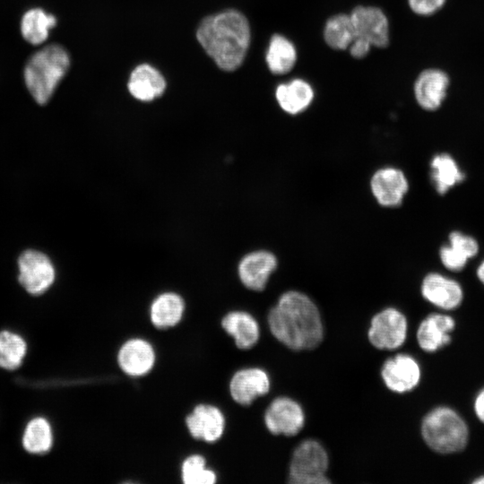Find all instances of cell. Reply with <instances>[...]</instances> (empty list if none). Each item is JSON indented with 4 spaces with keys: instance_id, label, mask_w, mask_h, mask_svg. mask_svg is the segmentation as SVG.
Returning <instances> with one entry per match:
<instances>
[{
    "instance_id": "6da1fadb",
    "label": "cell",
    "mask_w": 484,
    "mask_h": 484,
    "mask_svg": "<svg viewBox=\"0 0 484 484\" xmlns=\"http://www.w3.org/2000/svg\"><path fill=\"white\" fill-rule=\"evenodd\" d=\"M267 322L274 338L293 350L315 349L323 340L320 312L301 291L282 293L269 311Z\"/></svg>"
},
{
    "instance_id": "7a4b0ae2",
    "label": "cell",
    "mask_w": 484,
    "mask_h": 484,
    "mask_svg": "<svg viewBox=\"0 0 484 484\" xmlns=\"http://www.w3.org/2000/svg\"><path fill=\"white\" fill-rule=\"evenodd\" d=\"M196 38L216 65L230 72L242 65L249 48L251 32L243 13L228 10L203 19L197 29Z\"/></svg>"
},
{
    "instance_id": "3957f363",
    "label": "cell",
    "mask_w": 484,
    "mask_h": 484,
    "mask_svg": "<svg viewBox=\"0 0 484 484\" xmlns=\"http://www.w3.org/2000/svg\"><path fill=\"white\" fill-rule=\"evenodd\" d=\"M70 67V56L60 45H48L35 52L27 61L23 71L25 85L40 105L53 96Z\"/></svg>"
},
{
    "instance_id": "277c9868",
    "label": "cell",
    "mask_w": 484,
    "mask_h": 484,
    "mask_svg": "<svg viewBox=\"0 0 484 484\" xmlns=\"http://www.w3.org/2000/svg\"><path fill=\"white\" fill-rule=\"evenodd\" d=\"M421 435L428 446L435 452L453 454L465 448L469 429L466 422L454 410L439 406L423 418Z\"/></svg>"
},
{
    "instance_id": "5b68a950",
    "label": "cell",
    "mask_w": 484,
    "mask_h": 484,
    "mask_svg": "<svg viewBox=\"0 0 484 484\" xmlns=\"http://www.w3.org/2000/svg\"><path fill=\"white\" fill-rule=\"evenodd\" d=\"M329 459L324 446L316 440L307 439L294 450L289 471L291 484H326Z\"/></svg>"
},
{
    "instance_id": "8992f818",
    "label": "cell",
    "mask_w": 484,
    "mask_h": 484,
    "mask_svg": "<svg viewBox=\"0 0 484 484\" xmlns=\"http://www.w3.org/2000/svg\"><path fill=\"white\" fill-rule=\"evenodd\" d=\"M277 267L278 258L275 254L264 248L254 249L239 256L236 273L246 289L263 291Z\"/></svg>"
},
{
    "instance_id": "52a82bcc",
    "label": "cell",
    "mask_w": 484,
    "mask_h": 484,
    "mask_svg": "<svg viewBox=\"0 0 484 484\" xmlns=\"http://www.w3.org/2000/svg\"><path fill=\"white\" fill-rule=\"evenodd\" d=\"M407 330L405 315L394 307H387L373 316L367 337L376 349L391 350L404 343Z\"/></svg>"
},
{
    "instance_id": "ba28073f",
    "label": "cell",
    "mask_w": 484,
    "mask_h": 484,
    "mask_svg": "<svg viewBox=\"0 0 484 484\" xmlns=\"http://www.w3.org/2000/svg\"><path fill=\"white\" fill-rule=\"evenodd\" d=\"M20 284L31 295L46 292L56 277L55 268L50 259L37 250H26L18 259Z\"/></svg>"
},
{
    "instance_id": "9c48e42d",
    "label": "cell",
    "mask_w": 484,
    "mask_h": 484,
    "mask_svg": "<svg viewBox=\"0 0 484 484\" xmlns=\"http://www.w3.org/2000/svg\"><path fill=\"white\" fill-rule=\"evenodd\" d=\"M355 37L368 41L372 47L385 48L389 45V21L378 7L358 5L350 13Z\"/></svg>"
},
{
    "instance_id": "30bf717a",
    "label": "cell",
    "mask_w": 484,
    "mask_h": 484,
    "mask_svg": "<svg viewBox=\"0 0 484 484\" xmlns=\"http://www.w3.org/2000/svg\"><path fill=\"white\" fill-rule=\"evenodd\" d=\"M264 423L273 435L292 436L302 429L305 414L300 404L295 400L281 396L275 398L267 407Z\"/></svg>"
},
{
    "instance_id": "8fae6325",
    "label": "cell",
    "mask_w": 484,
    "mask_h": 484,
    "mask_svg": "<svg viewBox=\"0 0 484 484\" xmlns=\"http://www.w3.org/2000/svg\"><path fill=\"white\" fill-rule=\"evenodd\" d=\"M451 84L449 74L443 69L430 67L422 70L413 84L417 104L426 111H436L445 102Z\"/></svg>"
},
{
    "instance_id": "7c38bea8",
    "label": "cell",
    "mask_w": 484,
    "mask_h": 484,
    "mask_svg": "<svg viewBox=\"0 0 484 484\" xmlns=\"http://www.w3.org/2000/svg\"><path fill=\"white\" fill-rule=\"evenodd\" d=\"M371 193L377 203L385 208L402 204L409 190V182L403 171L393 166L378 169L369 182Z\"/></svg>"
},
{
    "instance_id": "4fadbf2b",
    "label": "cell",
    "mask_w": 484,
    "mask_h": 484,
    "mask_svg": "<svg viewBox=\"0 0 484 484\" xmlns=\"http://www.w3.org/2000/svg\"><path fill=\"white\" fill-rule=\"evenodd\" d=\"M420 367L408 354H397L383 365L381 376L385 386L398 393L414 389L420 380Z\"/></svg>"
},
{
    "instance_id": "5bb4252c",
    "label": "cell",
    "mask_w": 484,
    "mask_h": 484,
    "mask_svg": "<svg viewBox=\"0 0 484 484\" xmlns=\"http://www.w3.org/2000/svg\"><path fill=\"white\" fill-rule=\"evenodd\" d=\"M186 424L192 437L207 443L219 440L225 429L222 411L212 404H198L186 416Z\"/></svg>"
},
{
    "instance_id": "9a60e30c",
    "label": "cell",
    "mask_w": 484,
    "mask_h": 484,
    "mask_svg": "<svg viewBox=\"0 0 484 484\" xmlns=\"http://www.w3.org/2000/svg\"><path fill=\"white\" fill-rule=\"evenodd\" d=\"M117 361L120 369L129 376H143L154 367L156 353L152 345L142 338H133L119 348Z\"/></svg>"
},
{
    "instance_id": "2e32d148",
    "label": "cell",
    "mask_w": 484,
    "mask_h": 484,
    "mask_svg": "<svg viewBox=\"0 0 484 484\" xmlns=\"http://www.w3.org/2000/svg\"><path fill=\"white\" fill-rule=\"evenodd\" d=\"M268 374L259 367H246L235 372L229 381L231 398L240 405H250L270 390Z\"/></svg>"
},
{
    "instance_id": "e0dca14e",
    "label": "cell",
    "mask_w": 484,
    "mask_h": 484,
    "mask_svg": "<svg viewBox=\"0 0 484 484\" xmlns=\"http://www.w3.org/2000/svg\"><path fill=\"white\" fill-rule=\"evenodd\" d=\"M420 291L427 301L444 310L457 308L463 299L461 285L438 272H430L424 277Z\"/></svg>"
},
{
    "instance_id": "ac0fdd59",
    "label": "cell",
    "mask_w": 484,
    "mask_h": 484,
    "mask_svg": "<svg viewBox=\"0 0 484 484\" xmlns=\"http://www.w3.org/2000/svg\"><path fill=\"white\" fill-rule=\"evenodd\" d=\"M455 328L454 318L445 314H431L421 321L417 331V341L426 352H435L448 345L450 333Z\"/></svg>"
},
{
    "instance_id": "d6986e66",
    "label": "cell",
    "mask_w": 484,
    "mask_h": 484,
    "mask_svg": "<svg viewBox=\"0 0 484 484\" xmlns=\"http://www.w3.org/2000/svg\"><path fill=\"white\" fill-rule=\"evenodd\" d=\"M186 301L182 295L174 290H164L157 294L150 304V319L158 329L176 326L183 318Z\"/></svg>"
},
{
    "instance_id": "ffe728a7",
    "label": "cell",
    "mask_w": 484,
    "mask_h": 484,
    "mask_svg": "<svg viewBox=\"0 0 484 484\" xmlns=\"http://www.w3.org/2000/svg\"><path fill=\"white\" fill-rule=\"evenodd\" d=\"M314 98L313 87L301 78H295L281 83L275 90V99L280 108L291 116L298 115L307 110Z\"/></svg>"
},
{
    "instance_id": "44dd1931",
    "label": "cell",
    "mask_w": 484,
    "mask_h": 484,
    "mask_svg": "<svg viewBox=\"0 0 484 484\" xmlns=\"http://www.w3.org/2000/svg\"><path fill=\"white\" fill-rule=\"evenodd\" d=\"M221 327L241 350L251 349L260 337V327L256 319L246 311L234 310L227 313L221 319Z\"/></svg>"
},
{
    "instance_id": "7402d4cb",
    "label": "cell",
    "mask_w": 484,
    "mask_h": 484,
    "mask_svg": "<svg viewBox=\"0 0 484 484\" xmlns=\"http://www.w3.org/2000/svg\"><path fill=\"white\" fill-rule=\"evenodd\" d=\"M166 88L162 74L150 65L143 64L134 68L130 75L128 90L140 101L149 102L161 96Z\"/></svg>"
},
{
    "instance_id": "603a6c76",
    "label": "cell",
    "mask_w": 484,
    "mask_h": 484,
    "mask_svg": "<svg viewBox=\"0 0 484 484\" xmlns=\"http://www.w3.org/2000/svg\"><path fill=\"white\" fill-rule=\"evenodd\" d=\"M478 252L479 244L475 238L460 231H453L449 235V245L440 248L439 256L446 269L460 271Z\"/></svg>"
},
{
    "instance_id": "cb8c5ba5",
    "label": "cell",
    "mask_w": 484,
    "mask_h": 484,
    "mask_svg": "<svg viewBox=\"0 0 484 484\" xmlns=\"http://www.w3.org/2000/svg\"><path fill=\"white\" fill-rule=\"evenodd\" d=\"M297 57L296 47L290 39L278 33L272 36L265 55L266 64L272 73H289L294 68Z\"/></svg>"
},
{
    "instance_id": "d4e9b609",
    "label": "cell",
    "mask_w": 484,
    "mask_h": 484,
    "mask_svg": "<svg viewBox=\"0 0 484 484\" xmlns=\"http://www.w3.org/2000/svg\"><path fill=\"white\" fill-rule=\"evenodd\" d=\"M56 25V18L42 8L26 11L21 20V33L31 45H41L49 37L51 30Z\"/></svg>"
},
{
    "instance_id": "484cf974",
    "label": "cell",
    "mask_w": 484,
    "mask_h": 484,
    "mask_svg": "<svg viewBox=\"0 0 484 484\" xmlns=\"http://www.w3.org/2000/svg\"><path fill=\"white\" fill-rule=\"evenodd\" d=\"M430 168L432 183L440 194H445L465 177L456 161L447 153L435 155L431 160Z\"/></svg>"
},
{
    "instance_id": "4316f807",
    "label": "cell",
    "mask_w": 484,
    "mask_h": 484,
    "mask_svg": "<svg viewBox=\"0 0 484 484\" xmlns=\"http://www.w3.org/2000/svg\"><path fill=\"white\" fill-rule=\"evenodd\" d=\"M324 39L334 50H346L355 38L351 18L347 13H336L327 19L324 27Z\"/></svg>"
},
{
    "instance_id": "83f0119b",
    "label": "cell",
    "mask_w": 484,
    "mask_h": 484,
    "mask_svg": "<svg viewBox=\"0 0 484 484\" xmlns=\"http://www.w3.org/2000/svg\"><path fill=\"white\" fill-rule=\"evenodd\" d=\"M52 443L51 426L46 419L39 417L28 423L22 436V445L27 452L44 454L51 449Z\"/></svg>"
},
{
    "instance_id": "f1b7e54d",
    "label": "cell",
    "mask_w": 484,
    "mask_h": 484,
    "mask_svg": "<svg viewBox=\"0 0 484 484\" xmlns=\"http://www.w3.org/2000/svg\"><path fill=\"white\" fill-rule=\"evenodd\" d=\"M27 352L25 341L17 333L0 332V367L7 370L18 368Z\"/></svg>"
},
{
    "instance_id": "f546056e",
    "label": "cell",
    "mask_w": 484,
    "mask_h": 484,
    "mask_svg": "<svg viewBox=\"0 0 484 484\" xmlns=\"http://www.w3.org/2000/svg\"><path fill=\"white\" fill-rule=\"evenodd\" d=\"M181 479L184 484H214L216 473L206 467V461L201 454L186 457L181 465Z\"/></svg>"
},
{
    "instance_id": "4dcf8cb0",
    "label": "cell",
    "mask_w": 484,
    "mask_h": 484,
    "mask_svg": "<svg viewBox=\"0 0 484 484\" xmlns=\"http://www.w3.org/2000/svg\"><path fill=\"white\" fill-rule=\"evenodd\" d=\"M447 0H408L412 13L419 16L428 17L444 8Z\"/></svg>"
},
{
    "instance_id": "1f68e13d",
    "label": "cell",
    "mask_w": 484,
    "mask_h": 484,
    "mask_svg": "<svg viewBox=\"0 0 484 484\" xmlns=\"http://www.w3.org/2000/svg\"><path fill=\"white\" fill-rule=\"evenodd\" d=\"M372 46L368 41L361 38L355 37L348 48V50L353 58L362 59L367 56Z\"/></svg>"
},
{
    "instance_id": "d6a6232c",
    "label": "cell",
    "mask_w": 484,
    "mask_h": 484,
    "mask_svg": "<svg viewBox=\"0 0 484 484\" xmlns=\"http://www.w3.org/2000/svg\"><path fill=\"white\" fill-rule=\"evenodd\" d=\"M474 411L477 418L484 423V388L478 393L475 398Z\"/></svg>"
},
{
    "instance_id": "836d02e7",
    "label": "cell",
    "mask_w": 484,
    "mask_h": 484,
    "mask_svg": "<svg viewBox=\"0 0 484 484\" xmlns=\"http://www.w3.org/2000/svg\"><path fill=\"white\" fill-rule=\"evenodd\" d=\"M477 276L479 280L484 284V261L480 264L477 269Z\"/></svg>"
},
{
    "instance_id": "e575fe53",
    "label": "cell",
    "mask_w": 484,
    "mask_h": 484,
    "mask_svg": "<svg viewBox=\"0 0 484 484\" xmlns=\"http://www.w3.org/2000/svg\"><path fill=\"white\" fill-rule=\"evenodd\" d=\"M475 484H484V476H481L473 481Z\"/></svg>"
}]
</instances>
